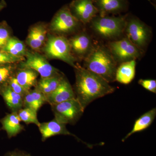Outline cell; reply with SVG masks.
Masks as SVG:
<instances>
[{
	"instance_id": "cell-29",
	"label": "cell",
	"mask_w": 156,
	"mask_h": 156,
	"mask_svg": "<svg viewBox=\"0 0 156 156\" xmlns=\"http://www.w3.org/2000/svg\"><path fill=\"white\" fill-rule=\"evenodd\" d=\"M138 83L148 91L156 93V81L154 80L140 79Z\"/></svg>"
},
{
	"instance_id": "cell-6",
	"label": "cell",
	"mask_w": 156,
	"mask_h": 156,
	"mask_svg": "<svg viewBox=\"0 0 156 156\" xmlns=\"http://www.w3.org/2000/svg\"><path fill=\"white\" fill-rule=\"evenodd\" d=\"M51 107L55 119L65 125L75 124L85 110L76 98Z\"/></svg>"
},
{
	"instance_id": "cell-19",
	"label": "cell",
	"mask_w": 156,
	"mask_h": 156,
	"mask_svg": "<svg viewBox=\"0 0 156 156\" xmlns=\"http://www.w3.org/2000/svg\"><path fill=\"white\" fill-rule=\"evenodd\" d=\"M136 65L135 60L121 63L116 71L115 80L125 85L131 83L135 77Z\"/></svg>"
},
{
	"instance_id": "cell-21",
	"label": "cell",
	"mask_w": 156,
	"mask_h": 156,
	"mask_svg": "<svg viewBox=\"0 0 156 156\" xmlns=\"http://www.w3.org/2000/svg\"><path fill=\"white\" fill-rule=\"evenodd\" d=\"M64 77V75L61 73L58 75L51 77L41 78L38 80L35 87L47 98L57 89Z\"/></svg>"
},
{
	"instance_id": "cell-1",
	"label": "cell",
	"mask_w": 156,
	"mask_h": 156,
	"mask_svg": "<svg viewBox=\"0 0 156 156\" xmlns=\"http://www.w3.org/2000/svg\"><path fill=\"white\" fill-rule=\"evenodd\" d=\"M74 70L76 82L73 89L76 98L84 109L93 101L114 92L115 88L107 81L77 62Z\"/></svg>"
},
{
	"instance_id": "cell-32",
	"label": "cell",
	"mask_w": 156,
	"mask_h": 156,
	"mask_svg": "<svg viewBox=\"0 0 156 156\" xmlns=\"http://www.w3.org/2000/svg\"><path fill=\"white\" fill-rule=\"evenodd\" d=\"M7 3L5 0H1L0 2V12L3 10V9L7 7Z\"/></svg>"
},
{
	"instance_id": "cell-31",
	"label": "cell",
	"mask_w": 156,
	"mask_h": 156,
	"mask_svg": "<svg viewBox=\"0 0 156 156\" xmlns=\"http://www.w3.org/2000/svg\"><path fill=\"white\" fill-rule=\"evenodd\" d=\"M4 156H30L27 153L23 151L14 150L6 154Z\"/></svg>"
},
{
	"instance_id": "cell-5",
	"label": "cell",
	"mask_w": 156,
	"mask_h": 156,
	"mask_svg": "<svg viewBox=\"0 0 156 156\" xmlns=\"http://www.w3.org/2000/svg\"><path fill=\"white\" fill-rule=\"evenodd\" d=\"M81 23L71 13L69 6L57 11L48 26L49 31L53 34L65 36L77 30Z\"/></svg>"
},
{
	"instance_id": "cell-12",
	"label": "cell",
	"mask_w": 156,
	"mask_h": 156,
	"mask_svg": "<svg viewBox=\"0 0 156 156\" xmlns=\"http://www.w3.org/2000/svg\"><path fill=\"white\" fill-rule=\"evenodd\" d=\"M69 41L73 55L77 59H83L93 47L91 37L84 32L76 34Z\"/></svg>"
},
{
	"instance_id": "cell-18",
	"label": "cell",
	"mask_w": 156,
	"mask_h": 156,
	"mask_svg": "<svg viewBox=\"0 0 156 156\" xmlns=\"http://www.w3.org/2000/svg\"><path fill=\"white\" fill-rule=\"evenodd\" d=\"M0 95L12 112H17L23 108V96L14 92L9 85L0 88Z\"/></svg>"
},
{
	"instance_id": "cell-13",
	"label": "cell",
	"mask_w": 156,
	"mask_h": 156,
	"mask_svg": "<svg viewBox=\"0 0 156 156\" xmlns=\"http://www.w3.org/2000/svg\"><path fill=\"white\" fill-rule=\"evenodd\" d=\"M76 98L73 89L65 77L57 89L46 98L47 103L50 105L64 102Z\"/></svg>"
},
{
	"instance_id": "cell-7",
	"label": "cell",
	"mask_w": 156,
	"mask_h": 156,
	"mask_svg": "<svg viewBox=\"0 0 156 156\" xmlns=\"http://www.w3.org/2000/svg\"><path fill=\"white\" fill-rule=\"evenodd\" d=\"M24 61L19 63L21 66L34 70L41 78H47L58 75L62 73L49 63L46 56L39 52L28 50Z\"/></svg>"
},
{
	"instance_id": "cell-4",
	"label": "cell",
	"mask_w": 156,
	"mask_h": 156,
	"mask_svg": "<svg viewBox=\"0 0 156 156\" xmlns=\"http://www.w3.org/2000/svg\"><path fill=\"white\" fill-rule=\"evenodd\" d=\"M126 22L125 16H96L90 21L95 33L106 39L120 36L125 30Z\"/></svg>"
},
{
	"instance_id": "cell-30",
	"label": "cell",
	"mask_w": 156,
	"mask_h": 156,
	"mask_svg": "<svg viewBox=\"0 0 156 156\" xmlns=\"http://www.w3.org/2000/svg\"><path fill=\"white\" fill-rule=\"evenodd\" d=\"M23 108L33 109L37 112L38 110L34 101L33 99L30 90L23 96Z\"/></svg>"
},
{
	"instance_id": "cell-24",
	"label": "cell",
	"mask_w": 156,
	"mask_h": 156,
	"mask_svg": "<svg viewBox=\"0 0 156 156\" xmlns=\"http://www.w3.org/2000/svg\"><path fill=\"white\" fill-rule=\"evenodd\" d=\"M17 114L21 122L27 125L34 124L38 127L40 125L37 117V112L33 109L23 108L17 112Z\"/></svg>"
},
{
	"instance_id": "cell-14",
	"label": "cell",
	"mask_w": 156,
	"mask_h": 156,
	"mask_svg": "<svg viewBox=\"0 0 156 156\" xmlns=\"http://www.w3.org/2000/svg\"><path fill=\"white\" fill-rule=\"evenodd\" d=\"M38 128L41 134L42 141L58 135H70L75 136L78 140L82 141L67 130L66 125L59 122L55 119L50 122L40 123Z\"/></svg>"
},
{
	"instance_id": "cell-20",
	"label": "cell",
	"mask_w": 156,
	"mask_h": 156,
	"mask_svg": "<svg viewBox=\"0 0 156 156\" xmlns=\"http://www.w3.org/2000/svg\"><path fill=\"white\" fill-rule=\"evenodd\" d=\"M156 116V108H153L144 114L134 123L131 131L122 139L125 141L132 134L144 131L151 125Z\"/></svg>"
},
{
	"instance_id": "cell-3",
	"label": "cell",
	"mask_w": 156,
	"mask_h": 156,
	"mask_svg": "<svg viewBox=\"0 0 156 156\" xmlns=\"http://www.w3.org/2000/svg\"><path fill=\"white\" fill-rule=\"evenodd\" d=\"M49 59H58L74 68L78 59L73 55L69 41L65 36L48 34L42 51Z\"/></svg>"
},
{
	"instance_id": "cell-16",
	"label": "cell",
	"mask_w": 156,
	"mask_h": 156,
	"mask_svg": "<svg viewBox=\"0 0 156 156\" xmlns=\"http://www.w3.org/2000/svg\"><path fill=\"white\" fill-rule=\"evenodd\" d=\"M39 75V74L34 70L21 66L19 63L14 76L23 87L29 91L36 86Z\"/></svg>"
},
{
	"instance_id": "cell-33",
	"label": "cell",
	"mask_w": 156,
	"mask_h": 156,
	"mask_svg": "<svg viewBox=\"0 0 156 156\" xmlns=\"http://www.w3.org/2000/svg\"><path fill=\"white\" fill-rule=\"evenodd\" d=\"M155 1H156V0H155Z\"/></svg>"
},
{
	"instance_id": "cell-15",
	"label": "cell",
	"mask_w": 156,
	"mask_h": 156,
	"mask_svg": "<svg viewBox=\"0 0 156 156\" xmlns=\"http://www.w3.org/2000/svg\"><path fill=\"white\" fill-rule=\"evenodd\" d=\"M100 16L121 13L127 7V0H93Z\"/></svg>"
},
{
	"instance_id": "cell-9",
	"label": "cell",
	"mask_w": 156,
	"mask_h": 156,
	"mask_svg": "<svg viewBox=\"0 0 156 156\" xmlns=\"http://www.w3.org/2000/svg\"><path fill=\"white\" fill-rule=\"evenodd\" d=\"M127 38L134 45L142 49L147 44L151 36V30L144 23L137 18H131L126 22Z\"/></svg>"
},
{
	"instance_id": "cell-2",
	"label": "cell",
	"mask_w": 156,
	"mask_h": 156,
	"mask_svg": "<svg viewBox=\"0 0 156 156\" xmlns=\"http://www.w3.org/2000/svg\"><path fill=\"white\" fill-rule=\"evenodd\" d=\"M83 60L84 68L100 76L109 83L115 81L117 62L109 50L103 45H93Z\"/></svg>"
},
{
	"instance_id": "cell-17",
	"label": "cell",
	"mask_w": 156,
	"mask_h": 156,
	"mask_svg": "<svg viewBox=\"0 0 156 156\" xmlns=\"http://www.w3.org/2000/svg\"><path fill=\"white\" fill-rule=\"evenodd\" d=\"M20 122L17 112L8 114L1 120L2 129L6 131L9 138L16 136L24 129Z\"/></svg>"
},
{
	"instance_id": "cell-28",
	"label": "cell",
	"mask_w": 156,
	"mask_h": 156,
	"mask_svg": "<svg viewBox=\"0 0 156 156\" xmlns=\"http://www.w3.org/2000/svg\"><path fill=\"white\" fill-rule=\"evenodd\" d=\"M8 85L14 92L23 97L28 91L24 89L18 83L16 79L14 77V75L10 78L8 82Z\"/></svg>"
},
{
	"instance_id": "cell-10",
	"label": "cell",
	"mask_w": 156,
	"mask_h": 156,
	"mask_svg": "<svg viewBox=\"0 0 156 156\" xmlns=\"http://www.w3.org/2000/svg\"><path fill=\"white\" fill-rule=\"evenodd\" d=\"M69 8L73 16L84 24L90 22L98 13L93 0H73Z\"/></svg>"
},
{
	"instance_id": "cell-8",
	"label": "cell",
	"mask_w": 156,
	"mask_h": 156,
	"mask_svg": "<svg viewBox=\"0 0 156 156\" xmlns=\"http://www.w3.org/2000/svg\"><path fill=\"white\" fill-rule=\"evenodd\" d=\"M108 49L117 63L135 60L141 55V50L127 38L110 43Z\"/></svg>"
},
{
	"instance_id": "cell-11",
	"label": "cell",
	"mask_w": 156,
	"mask_h": 156,
	"mask_svg": "<svg viewBox=\"0 0 156 156\" xmlns=\"http://www.w3.org/2000/svg\"><path fill=\"white\" fill-rule=\"evenodd\" d=\"M49 30L44 22L35 23L30 27L25 44L31 50L40 53L47 41Z\"/></svg>"
},
{
	"instance_id": "cell-23",
	"label": "cell",
	"mask_w": 156,
	"mask_h": 156,
	"mask_svg": "<svg viewBox=\"0 0 156 156\" xmlns=\"http://www.w3.org/2000/svg\"><path fill=\"white\" fill-rule=\"evenodd\" d=\"M19 63L0 65V88L8 85L11 77L15 73Z\"/></svg>"
},
{
	"instance_id": "cell-26",
	"label": "cell",
	"mask_w": 156,
	"mask_h": 156,
	"mask_svg": "<svg viewBox=\"0 0 156 156\" xmlns=\"http://www.w3.org/2000/svg\"><path fill=\"white\" fill-rule=\"evenodd\" d=\"M25 59V57L13 56L7 52L0 50V65L12 63H19L24 61Z\"/></svg>"
},
{
	"instance_id": "cell-27",
	"label": "cell",
	"mask_w": 156,
	"mask_h": 156,
	"mask_svg": "<svg viewBox=\"0 0 156 156\" xmlns=\"http://www.w3.org/2000/svg\"><path fill=\"white\" fill-rule=\"evenodd\" d=\"M30 92L38 109L39 110L42 105L47 103L46 96L36 87H35L33 89H31Z\"/></svg>"
},
{
	"instance_id": "cell-25",
	"label": "cell",
	"mask_w": 156,
	"mask_h": 156,
	"mask_svg": "<svg viewBox=\"0 0 156 156\" xmlns=\"http://www.w3.org/2000/svg\"><path fill=\"white\" fill-rule=\"evenodd\" d=\"M12 36V30L8 23L5 20L0 22V50H3Z\"/></svg>"
},
{
	"instance_id": "cell-22",
	"label": "cell",
	"mask_w": 156,
	"mask_h": 156,
	"mask_svg": "<svg viewBox=\"0 0 156 156\" xmlns=\"http://www.w3.org/2000/svg\"><path fill=\"white\" fill-rule=\"evenodd\" d=\"M2 50L13 56L25 57L28 49L25 43L12 36Z\"/></svg>"
}]
</instances>
